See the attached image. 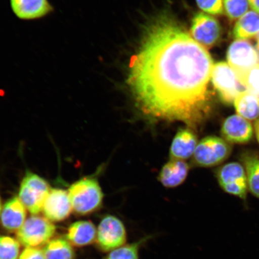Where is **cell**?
Instances as JSON below:
<instances>
[{"label":"cell","mask_w":259,"mask_h":259,"mask_svg":"<svg viewBox=\"0 0 259 259\" xmlns=\"http://www.w3.org/2000/svg\"><path fill=\"white\" fill-rule=\"evenodd\" d=\"M213 66L206 49L175 19L162 15L146 29L130 64L127 82L148 118L196 129L209 111Z\"/></svg>","instance_id":"obj_1"},{"label":"cell","mask_w":259,"mask_h":259,"mask_svg":"<svg viewBox=\"0 0 259 259\" xmlns=\"http://www.w3.org/2000/svg\"><path fill=\"white\" fill-rule=\"evenodd\" d=\"M68 193L73 211L80 215H89L98 210L104 197L98 180L93 177L76 181L70 187Z\"/></svg>","instance_id":"obj_2"},{"label":"cell","mask_w":259,"mask_h":259,"mask_svg":"<svg viewBox=\"0 0 259 259\" xmlns=\"http://www.w3.org/2000/svg\"><path fill=\"white\" fill-rule=\"evenodd\" d=\"M56 232V226L50 220L45 217L32 215L16 232V239L25 247L39 248L46 245Z\"/></svg>","instance_id":"obj_3"},{"label":"cell","mask_w":259,"mask_h":259,"mask_svg":"<svg viewBox=\"0 0 259 259\" xmlns=\"http://www.w3.org/2000/svg\"><path fill=\"white\" fill-rule=\"evenodd\" d=\"M50 190L47 181L43 178L27 171L19 187V199L31 214L37 215L43 209Z\"/></svg>","instance_id":"obj_4"},{"label":"cell","mask_w":259,"mask_h":259,"mask_svg":"<svg viewBox=\"0 0 259 259\" xmlns=\"http://www.w3.org/2000/svg\"><path fill=\"white\" fill-rule=\"evenodd\" d=\"M231 151V146L224 139L212 136L207 137L197 144L192 163L198 167L215 166L226 160Z\"/></svg>","instance_id":"obj_5"},{"label":"cell","mask_w":259,"mask_h":259,"mask_svg":"<svg viewBox=\"0 0 259 259\" xmlns=\"http://www.w3.org/2000/svg\"><path fill=\"white\" fill-rule=\"evenodd\" d=\"M127 240V231L120 219L108 215L101 220L97 229L96 241L100 250L111 251L126 244Z\"/></svg>","instance_id":"obj_6"},{"label":"cell","mask_w":259,"mask_h":259,"mask_svg":"<svg viewBox=\"0 0 259 259\" xmlns=\"http://www.w3.org/2000/svg\"><path fill=\"white\" fill-rule=\"evenodd\" d=\"M211 79L220 98L225 103L234 102L239 94L244 91L245 87L242 85L237 74L226 63L220 62L213 65Z\"/></svg>","instance_id":"obj_7"},{"label":"cell","mask_w":259,"mask_h":259,"mask_svg":"<svg viewBox=\"0 0 259 259\" xmlns=\"http://www.w3.org/2000/svg\"><path fill=\"white\" fill-rule=\"evenodd\" d=\"M227 58L239 79L259 64L257 50L250 42L245 40L233 42L228 49Z\"/></svg>","instance_id":"obj_8"},{"label":"cell","mask_w":259,"mask_h":259,"mask_svg":"<svg viewBox=\"0 0 259 259\" xmlns=\"http://www.w3.org/2000/svg\"><path fill=\"white\" fill-rule=\"evenodd\" d=\"M220 187L226 192L245 199L248 184L247 175L241 164L230 163L220 168L217 173Z\"/></svg>","instance_id":"obj_9"},{"label":"cell","mask_w":259,"mask_h":259,"mask_svg":"<svg viewBox=\"0 0 259 259\" xmlns=\"http://www.w3.org/2000/svg\"><path fill=\"white\" fill-rule=\"evenodd\" d=\"M191 35L205 48H211L219 41L221 27L215 18L203 13L194 15L191 27Z\"/></svg>","instance_id":"obj_10"},{"label":"cell","mask_w":259,"mask_h":259,"mask_svg":"<svg viewBox=\"0 0 259 259\" xmlns=\"http://www.w3.org/2000/svg\"><path fill=\"white\" fill-rule=\"evenodd\" d=\"M73 210L69 193L61 189H51L45 199L43 211L45 218L52 222L64 221Z\"/></svg>","instance_id":"obj_11"},{"label":"cell","mask_w":259,"mask_h":259,"mask_svg":"<svg viewBox=\"0 0 259 259\" xmlns=\"http://www.w3.org/2000/svg\"><path fill=\"white\" fill-rule=\"evenodd\" d=\"M10 5L16 17L24 21L44 18L54 11L49 0H10Z\"/></svg>","instance_id":"obj_12"},{"label":"cell","mask_w":259,"mask_h":259,"mask_svg":"<svg viewBox=\"0 0 259 259\" xmlns=\"http://www.w3.org/2000/svg\"><path fill=\"white\" fill-rule=\"evenodd\" d=\"M222 135L228 142L245 144L250 141L253 135L251 123L239 115L229 116L223 123Z\"/></svg>","instance_id":"obj_13"},{"label":"cell","mask_w":259,"mask_h":259,"mask_svg":"<svg viewBox=\"0 0 259 259\" xmlns=\"http://www.w3.org/2000/svg\"><path fill=\"white\" fill-rule=\"evenodd\" d=\"M197 144V136L192 128L187 127L179 129L170 146V159H189L193 157Z\"/></svg>","instance_id":"obj_14"},{"label":"cell","mask_w":259,"mask_h":259,"mask_svg":"<svg viewBox=\"0 0 259 259\" xmlns=\"http://www.w3.org/2000/svg\"><path fill=\"white\" fill-rule=\"evenodd\" d=\"M27 218V209L19 197L14 196L3 206L0 222L3 228L11 232H17Z\"/></svg>","instance_id":"obj_15"},{"label":"cell","mask_w":259,"mask_h":259,"mask_svg":"<svg viewBox=\"0 0 259 259\" xmlns=\"http://www.w3.org/2000/svg\"><path fill=\"white\" fill-rule=\"evenodd\" d=\"M189 169L186 161L170 159L162 167L158 181L165 187H177L185 181Z\"/></svg>","instance_id":"obj_16"},{"label":"cell","mask_w":259,"mask_h":259,"mask_svg":"<svg viewBox=\"0 0 259 259\" xmlns=\"http://www.w3.org/2000/svg\"><path fill=\"white\" fill-rule=\"evenodd\" d=\"M97 229L92 222L82 220L73 223L68 228L67 240L73 246L85 247L96 242Z\"/></svg>","instance_id":"obj_17"},{"label":"cell","mask_w":259,"mask_h":259,"mask_svg":"<svg viewBox=\"0 0 259 259\" xmlns=\"http://www.w3.org/2000/svg\"><path fill=\"white\" fill-rule=\"evenodd\" d=\"M238 114L247 120H253L259 115V98L253 94L244 91L234 100Z\"/></svg>","instance_id":"obj_18"},{"label":"cell","mask_w":259,"mask_h":259,"mask_svg":"<svg viewBox=\"0 0 259 259\" xmlns=\"http://www.w3.org/2000/svg\"><path fill=\"white\" fill-rule=\"evenodd\" d=\"M259 32V15L250 11L239 19L234 28V36L238 40L254 37Z\"/></svg>","instance_id":"obj_19"},{"label":"cell","mask_w":259,"mask_h":259,"mask_svg":"<svg viewBox=\"0 0 259 259\" xmlns=\"http://www.w3.org/2000/svg\"><path fill=\"white\" fill-rule=\"evenodd\" d=\"M44 252L46 259H74V251L72 244L61 238L52 239L45 246Z\"/></svg>","instance_id":"obj_20"},{"label":"cell","mask_w":259,"mask_h":259,"mask_svg":"<svg viewBox=\"0 0 259 259\" xmlns=\"http://www.w3.org/2000/svg\"><path fill=\"white\" fill-rule=\"evenodd\" d=\"M244 164L249 190L259 199V158L252 154H244L242 157Z\"/></svg>","instance_id":"obj_21"},{"label":"cell","mask_w":259,"mask_h":259,"mask_svg":"<svg viewBox=\"0 0 259 259\" xmlns=\"http://www.w3.org/2000/svg\"><path fill=\"white\" fill-rule=\"evenodd\" d=\"M152 238L151 235L125 244L109 252L103 259H139V252L143 245Z\"/></svg>","instance_id":"obj_22"},{"label":"cell","mask_w":259,"mask_h":259,"mask_svg":"<svg viewBox=\"0 0 259 259\" xmlns=\"http://www.w3.org/2000/svg\"><path fill=\"white\" fill-rule=\"evenodd\" d=\"M21 245L17 239L0 236V259H19Z\"/></svg>","instance_id":"obj_23"},{"label":"cell","mask_w":259,"mask_h":259,"mask_svg":"<svg viewBox=\"0 0 259 259\" xmlns=\"http://www.w3.org/2000/svg\"><path fill=\"white\" fill-rule=\"evenodd\" d=\"M226 15L232 20L241 18L248 9V0H223Z\"/></svg>","instance_id":"obj_24"},{"label":"cell","mask_w":259,"mask_h":259,"mask_svg":"<svg viewBox=\"0 0 259 259\" xmlns=\"http://www.w3.org/2000/svg\"><path fill=\"white\" fill-rule=\"evenodd\" d=\"M239 80L245 89L259 98V64L241 77Z\"/></svg>","instance_id":"obj_25"},{"label":"cell","mask_w":259,"mask_h":259,"mask_svg":"<svg viewBox=\"0 0 259 259\" xmlns=\"http://www.w3.org/2000/svg\"><path fill=\"white\" fill-rule=\"evenodd\" d=\"M197 6L203 11L210 15L222 14L223 0H196Z\"/></svg>","instance_id":"obj_26"},{"label":"cell","mask_w":259,"mask_h":259,"mask_svg":"<svg viewBox=\"0 0 259 259\" xmlns=\"http://www.w3.org/2000/svg\"><path fill=\"white\" fill-rule=\"evenodd\" d=\"M19 259H46L43 250L38 248L25 247Z\"/></svg>","instance_id":"obj_27"},{"label":"cell","mask_w":259,"mask_h":259,"mask_svg":"<svg viewBox=\"0 0 259 259\" xmlns=\"http://www.w3.org/2000/svg\"><path fill=\"white\" fill-rule=\"evenodd\" d=\"M252 9L259 14V0H248Z\"/></svg>","instance_id":"obj_28"},{"label":"cell","mask_w":259,"mask_h":259,"mask_svg":"<svg viewBox=\"0 0 259 259\" xmlns=\"http://www.w3.org/2000/svg\"><path fill=\"white\" fill-rule=\"evenodd\" d=\"M254 131L255 136H256V138L259 143V119H258L255 122Z\"/></svg>","instance_id":"obj_29"},{"label":"cell","mask_w":259,"mask_h":259,"mask_svg":"<svg viewBox=\"0 0 259 259\" xmlns=\"http://www.w3.org/2000/svg\"><path fill=\"white\" fill-rule=\"evenodd\" d=\"M2 208H3V206H2V199H1V196H0V216H1Z\"/></svg>","instance_id":"obj_30"},{"label":"cell","mask_w":259,"mask_h":259,"mask_svg":"<svg viewBox=\"0 0 259 259\" xmlns=\"http://www.w3.org/2000/svg\"><path fill=\"white\" fill-rule=\"evenodd\" d=\"M257 48L259 50V32H258L257 35Z\"/></svg>","instance_id":"obj_31"}]
</instances>
